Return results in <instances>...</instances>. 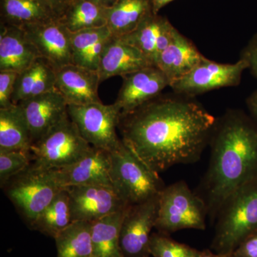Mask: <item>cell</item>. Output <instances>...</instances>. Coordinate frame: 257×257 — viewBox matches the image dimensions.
Returning <instances> with one entry per match:
<instances>
[{"label":"cell","mask_w":257,"mask_h":257,"mask_svg":"<svg viewBox=\"0 0 257 257\" xmlns=\"http://www.w3.org/2000/svg\"><path fill=\"white\" fill-rule=\"evenodd\" d=\"M148 257H152V256H148Z\"/></svg>","instance_id":"41"},{"label":"cell","mask_w":257,"mask_h":257,"mask_svg":"<svg viewBox=\"0 0 257 257\" xmlns=\"http://www.w3.org/2000/svg\"><path fill=\"white\" fill-rule=\"evenodd\" d=\"M150 251L152 257H197L200 251L160 233L152 234Z\"/></svg>","instance_id":"31"},{"label":"cell","mask_w":257,"mask_h":257,"mask_svg":"<svg viewBox=\"0 0 257 257\" xmlns=\"http://www.w3.org/2000/svg\"><path fill=\"white\" fill-rule=\"evenodd\" d=\"M111 36L106 26L71 32L73 64L97 71L101 54Z\"/></svg>","instance_id":"22"},{"label":"cell","mask_w":257,"mask_h":257,"mask_svg":"<svg viewBox=\"0 0 257 257\" xmlns=\"http://www.w3.org/2000/svg\"><path fill=\"white\" fill-rule=\"evenodd\" d=\"M54 239L57 257H93L92 222L73 221Z\"/></svg>","instance_id":"27"},{"label":"cell","mask_w":257,"mask_h":257,"mask_svg":"<svg viewBox=\"0 0 257 257\" xmlns=\"http://www.w3.org/2000/svg\"><path fill=\"white\" fill-rule=\"evenodd\" d=\"M211 248L232 254L236 248L257 231V176L233 193L218 213Z\"/></svg>","instance_id":"3"},{"label":"cell","mask_w":257,"mask_h":257,"mask_svg":"<svg viewBox=\"0 0 257 257\" xmlns=\"http://www.w3.org/2000/svg\"><path fill=\"white\" fill-rule=\"evenodd\" d=\"M211 143L202 199L208 216L216 219L226 199L257 176V122L241 111H228L216 121Z\"/></svg>","instance_id":"2"},{"label":"cell","mask_w":257,"mask_h":257,"mask_svg":"<svg viewBox=\"0 0 257 257\" xmlns=\"http://www.w3.org/2000/svg\"><path fill=\"white\" fill-rule=\"evenodd\" d=\"M246 62L242 59L234 64H221L205 58L182 78L170 87L175 94L192 97L219 88L237 86Z\"/></svg>","instance_id":"9"},{"label":"cell","mask_w":257,"mask_h":257,"mask_svg":"<svg viewBox=\"0 0 257 257\" xmlns=\"http://www.w3.org/2000/svg\"><path fill=\"white\" fill-rule=\"evenodd\" d=\"M110 160L112 188L127 205L158 197L165 189L160 174L150 169L123 142L110 152Z\"/></svg>","instance_id":"4"},{"label":"cell","mask_w":257,"mask_h":257,"mask_svg":"<svg viewBox=\"0 0 257 257\" xmlns=\"http://www.w3.org/2000/svg\"><path fill=\"white\" fill-rule=\"evenodd\" d=\"M41 57L57 69L73 64L70 33L56 18L45 23L21 27Z\"/></svg>","instance_id":"12"},{"label":"cell","mask_w":257,"mask_h":257,"mask_svg":"<svg viewBox=\"0 0 257 257\" xmlns=\"http://www.w3.org/2000/svg\"><path fill=\"white\" fill-rule=\"evenodd\" d=\"M89 1L100 5L101 6L106 7V8H109L114 4L116 0H89Z\"/></svg>","instance_id":"39"},{"label":"cell","mask_w":257,"mask_h":257,"mask_svg":"<svg viewBox=\"0 0 257 257\" xmlns=\"http://www.w3.org/2000/svg\"><path fill=\"white\" fill-rule=\"evenodd\" d=\"M42 1L46 2V3H49L51 5L50 0H42Z\"/></svg>","instance_id":"40"},{"label":"cell","mask_w":257,"mask_h":257,"mask_svg":"<svg viewBox=\"0 0 257 257\" xmlns=\"http://www.w3.org/2000/svg\"><path fill=\"white\" fill-rule=\"evenodd\" d=\"M232 257H257V231L240 243L232 253Z\"/></svg>","instance_id":"33"},{"label":"cell","mask_w":257,"mask_h":257,"mask_svg":"<svg viewBox=\"0 0 257 257\" xmlns=\"http://www.w3.org/2000/svg\"><path fill=\"white\" fill-rule=\"evenodd\" d=\"M152 13L150 0H116L108 8L106 27L112 36L124 37Z\"/></svg>","instance_id":"23"},{"label":"cell","mask_w":257,"mask_h":257,"mask_svg":"<svg viewBox=\"0 0 257 257\" xmlns=\"http://www.w3.org/2000/svg\"><path fill=\"white\" fill-rule=\"evenodd\" d=\"M92 147L67 114L45 136L32 144V164L46 170H59L82 159Z\"/></svg>","instance_id":"7"},{"label":"cell","mask_w":257,"mask_h":257,"mask_svg":"<svg viewBox=\"0 0 257 257\" xmlns=\"http://www.w3.org/2000/svg\"><path fill=\"white\" fill-rule=\"evenodd\" d=\"M246 104L253 120L257 122V90L249 96L246 101Z\"/></svg>","instance_id":"36"},{"label":"cell","mask_w":257,"mask_h":257,"mask_svg":"<svg viewBox=\"0 0 257 257\" xmlns=\"http://www.w3.org/2000/svg\"><path fill=\"white\" fill-rule=\"evenodd\" d=\"M18 74L14 71H0V109L13 105L12 98Z\"/></svg>","instance_id":"32"},{"label":"cell","mask_w":257,"mask_h":257,"mask_svg":"<svg viewBox=\"0 0 257 257\" xmlns=\"http://www.w3.org/2000/svg\"><path fill=\"white\" fill-rule=\"evenodd\" d=\"M241 59L248 65V69L257 77V34L251 39L246 47L243 49Z\"/></svg>","instance_id":"34"},{"label":"cell","mask_w":257,"mask_h":257,"mask_svg":"<svg viewBox=\"0 0 257 257\" xmlns=\"http://www.w3.org/2000/svg\"><path fill=\"white\" fill-rule=\"evenodd\" d=\"M197 257H232V254H225V253H216L210 250H204V251H199Z\"/></svg>","instance_id":"38"},{"label":"cell","mask_w":257,"mask_h":257,"mask_svg":"<svg viewBox=\"0 0 257 257\" xmlns=\"http://www.w3.org/2000/svg\"><path fill=\"white\" fill-rule=\"evenodd\" d=\"M216 120L192 97L162 95L120 115L123 143L157 173L197 162Z\"/></svg>","instance_id":"1"},{"label":"cell","mask_w":257,"mask_h":257,"mask_svg":"<svg viewBox=\"0 0 257 257\" xmlns=\"http://www.w3.org/2000/svg\"><path fill=\"white\" fill-rule=\"evenodd\" d=\"M0 9L1 23L18 27L58 18L51 5L42 0H0Z\"/></svg>","instance_id":"24"},{"label":"cell","mask_w":257,"mask_h":257,"mask_svg":"<svg viewBox=\"0 0 257 257\" xmlns=\"http://www.w3.org/2000/svg\"><path fill=\"white\" fill-rule=\"evenodd\" d=\"M66 189L72 222H93L127 206L111 187L81 185L66 187Z\"/></svg>","instance_id":"11"},{"label":"cell","mask_w":257,"mask_h":257,"mask_svg":"<svg viewBox=\"0 0 257 257\" xmlns=\"http://www.w3.org/2000/svg\"><path fill=\"white\" fill-rule=\"evenodd\" d=\"M67 111L82 138L91 146L110 153L121 145L122 141L116 133L121 110L114 103L109 105L102 102L69 104Z\"/></svg>","instance_id":"8"},{"label":"cell","mask_w":257,"mask_h":257,"mask_svg":"<svg viewBox=\"0 0 257 257\" xmlns=\"http://www.w3.org/2000/svg\"><path fill=\"white\" fill-rule=\"evenodd\" d=\"M127 206L92 222L93 257H123L120 230Z\"/></svg>","instance_id":"26"},{"label":"cell","mask_w":257,"mask_h":257,"mask_svg":"<svg viewBox=\"0 0 257 257\" xmlns=\"http://www.w3.org/2000/svg\"><path fill=\"white\" fill-rule=\"evenodd\" d=\"M100 82L97 71L74 64L56 70V89L62 94L68 105L101 102L98 95Z\"/></svg>","instance_id":"16"},{"label":"cell","mask_w":257,"mask_h":257,"mask_svg":"<svg viewBox=\"0 0 257 257\" xmlns=\"http://www.w3.org/2000/svg\"><path fill=\"white\" fill-rule=\"evenodd\" d=\"M107 9L89 0H73L60 19L71 32L106 26Z\"/></svg>","instance_id":"28"},{"label":"cell","mask_w":257,"mask_h":257,"mask_svg":"<svg viewBox=\"0 0 257 257\" xmlns=\"http://www.w3.org/2000/svg\"><path fill=\"white\" fill-rule=\"evenodd\" d=\"M121 77L122 84L114 102L121 114L135 110L155 99L170 85L168 78L156 66H150Z\"/></svg>","instance_id":"13"},{"label":"cell","mask_w":257,"mask_h":257,"mask_svg":"<svg viewBox=\"0 0 257 257\" xmlns=\"http://www.w3.org/2000/svg\"><path fill=\"white\" fill-rule=\"evenodd\" d=\"M72 222L68 192L64 188L38 216L30 229L54 239Z\"/></svg>","instance_id":"29"},{"label":"cell","mask_w":257,"mask_h":257,"mask_svg":"<svg viewBox=\"0 0 257 257\" xmlns=\"http://www.w3.org/2000/svg\"><path fill=\"white\" fill-rule=\"evenodd\" d=\"M26 118L32 145L40 140L68 114V104L57 90L20 101Z\"/></svg>","instance_id":"15"},{"label":"cell","mask_w":257,"mask_h":257,"mask_svg":"<svg viewBox=\"0 0 257 257\" xmlns=\"http://www.w3.org/2000/svg\"><path fill=\"white\" fill-rule=\"evenodd\" d=\"M54 90H57L56 69L46 59L40 57L19 73L12 101L13 104H18L25 99Z\"/></svg>","instance_id":"21"},{"label":"cell","mask_w":257,"mask_h":257,"mask_svg":"<svg viewBox=\"0 0 257 257\" xmlns=\"http://www.w3.org/2000/svg\"><path fill=\"white\" fill-rule=\"evenodd\" d=\"M32 163L30 150L0 152V186L1 188L15 176L28 169Z\"/></svg>","instance_id":"30"},{"label":"cell","mask_w":257,"mask_h":257,"mask_svg":"<svg viewBox=\"0 0 257 257\" xmlns=\"http://www.w3.org/2000/svg\"><path fill=\"white\" fill-rule=\"evenodd\" d=\"M160 196L147 202L128 205L120 230L123 257H148L152 231L158 216Z\"/></svg>","instance_id":"10"},{"label":"cell","mask_w":257,"mask_h":257,"mask_svg":"<svg viewBox=\"0 0 257 257\" xmlns=\"http://www.w3.org/2000/svg\"><path fill=\"white\" fill-rule=\"evenodd\" d=\"M207 216L204 199L179 181L161 192L155 229L165 234L182 229L204 230Z\"/></svg>","instance_id":"6"},{"label":"cell","mask_w":257,"mask_h":257,"mask_svg":"<svg viewBox=\"0 0 257 257\" xmlns=\"http://www.w3.org/2000/svg\"><path fill=\"white\" fill-rule=\"evenodd\" d=\"M31 136L21 106L0 109V152L30 150Z\"/></svg>","instance_id":"25"},{"label":"cell","mask_w":257,"mask_h":257,"mask_svg":"<svg viewBox=\"0 0 257 257\" xmlns=\"http://www.w3.org/2000/svg\"><path fill=\"white\" fill-rule=\"evenodd\" d=\"M31 228L38 216L62 190L53 171L32 165L10 179L3 188Z\"/></svg>","instance_id":"5"},{"label":"cell","mask_w":257,"mask_h":257,"mask_svg":"<svg viewBox=\"0 0 257 257\" xmlns=\"http://www.w3.org/2000/svg\"><path fill=\"white\" fill-rule=\"evenodd\" d=\"M177 31L167 19L152 13L135 31L119 38L141 51L155 66L159 56L170 45Z\"/></svg>","instance_id":"18"},{"label":"cell","mask_w":257,"mask_h":257,"mask_svg":"<svg viewBox=\"0 0 257 257\" xmlns=\"http://www.w3.org/2000/svg\"><path fill=\"white\" fill-rule=\"evenodd\" d=\"M151 1L152 12L154 14L158 15L160 10L163 8L169 3H172L174 0H150Z\"/></svg>","instance_id":"37"},{"label":"cell","mask_w":257,"mask_h":257,"mask_svg":"<svg viewBox=\"0 0 257 257\" xmlns=\"http://www.w3.org/2000/svg\"><path fill=\"white\" fill-rule=\"evenodd\" d=\"M41 57L21 27L1 23L0 71L23 72Z\"/></svg>","instance_id":"19"},{"label":"cell","mask_w":257,"mask_h":257,"mask_svg":"<svg viewBox=\"0 0 257 257\" xmlns=\"http://www.w3.org/2000/svg\"><path fill=\"white\" fill-rule=\"evenodd\" d=\"M110 153L92 147L82 159L59 170H52L62 188L81 185L112 187L110 177Z\"/></svg>","instance_id":"14"},{"label":"cell","mask_w":257,"mask_h":257,"mask_svg":"<svg viewBox=\"0 0 257 257\" xmlns=\"http://www.w3.org/2000/svg\"><path fill=\"white\" fill-rule=\"evenodd\" d=\"M152 64L141 51L119 37L111 36L106 43L97 72L101 82L115 76H123L146 68Z\"/></svg>","instance_id":"17"},{"label":"cell","mask_w":257,"mask_h":257,"mask_svg":"<svg viewBox=\"0 0 257 257\" xmlns=\"http://www.w3.org/2000/svg\"><path fill=\"white\" fill-rule=\"evenodd\" d=\"M205 58L194 44L177 30L170 45L159 56L155 66L165 74L171 84L188 74Z\"/></svg>","instance_id":"20"},{"label":"cell","mask_w":257,"mask_h":257,"mask_svg":"<svg viewBox=\"0 0 257 257\" xmlns=\"http://www.w3.org/2000/svg\"><path fill=\"white\" fill-rule=\"evenodd\" d=\"M73 0H50L51 6L54 13L60 18Z\"/></svg>","instance_id":"35"}]
</instances>
